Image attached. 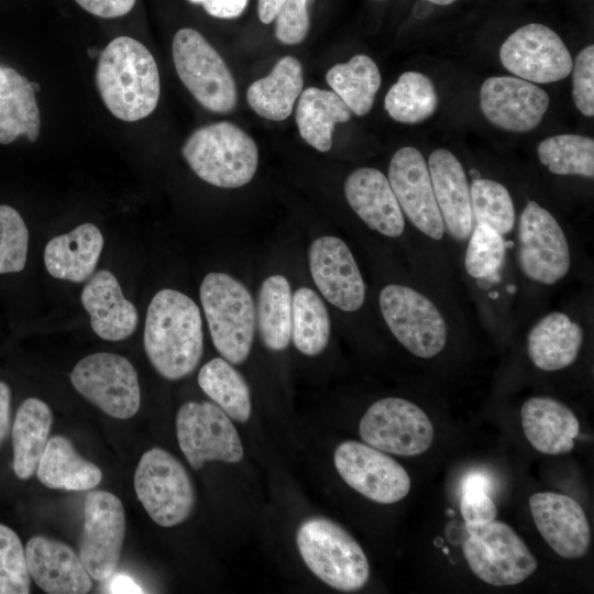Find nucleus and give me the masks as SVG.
I'll return each mask as SVG.
<instances>
[{
    "label": "nucleus",
    "mask_w": 594,
    "mask_h": 594,
    "mask_svg": "<svg viewBox=\"0 0 594 594\" xmlns=\"http://www.w3.org/2000/svg\"><path fill=\"white\" fill-rule=\"evenodd\" d=\"M199 294L215 348L228 362L243 363L251 352L256 319L249 289L229 274L211 272Z\"/></svg>",
    "instance_id": "obj_4"
},
{
    "label": "nucleus",
    "mask_w": 594,
    "mask_h": 594,
    "mask_svg": "<svg viewBox=\"0 0 594 594\" xmlns=\"http://www.w3.org/2000/svg\"><path fill=\"white\" fill-rule=\"evenodd\" d=\"M463 556L471 571L493 586H510L532 575L538 563L522 539L503 521L469 532Z\"/></svg>",
    "instance_id": "obj_10"
},
{
    "label": "nucleus",
    "mask_w": 594,
    "mask_h": 594,
    "mask_svg": "<svg viewBox=\"0 0 594 594\" xmlns=\"http://www.w3.org/2000/svg\"><path fill=\"white\" fill-rule=\"evenodd\" d=\"M38 481L48 488L88 491L102 480V471L79 455L63 436L48 439L36 468Z\"/></svg>",
    "instance_id": "obj_30"
},
{
    "label": "nucleus",
    "mask_w": 594,
    "mask_h": 594,
    "mask_svg": "<svg viewBox=\"0 0 594 594\" xmlns=\"http://www.w3.org/2000/svg\"><path fill=\"white\" fill-rule=\"evenodd\" d=\"M81 304L90 316L95 333L107 341H121L135 331L138 310L122 293L117 277L108 270L94 273L81 292Z\"/></svg>",
    "instance_id": "obj_24"
},
{
    "label": "nucleus",
    "mask_w": 594,
    "mask_h": 594,
    "mask_svg": "<svg viewBox=\"0 0 594 594\" xmlns=\"http://www.w3.org/2000/svg\"><path fill=\"white\" fill-rule=\"evenodd\" d=\"M312 0H285L279 8L275 22L276 38L287 45H295L305 40L310 26L309 6Z\"/></svg>",
    "instance_id": "obj_43"
},
{
    "label": "nucleus",
    "mask_w": 594,
    "mask_h": 594,
    "mask_svg": "<svg viewBox=\"0 0 594 594\" xmlns=\"http://www.w3.org/2000/svg\"><path fill=\"white\" fill-rule=\"evenodd\" d=\"M53 414L50 406L36 397L26 398L18 408L12 426L13 471L28 480L35 472L48 442Z\"/></svg>",
    "instance_id": "obj_31"
},
{
    "label": "nucleus",
    "mask_w": 594,
    "mask_h": 594,
    "mask_svg": "<svg viewBox=\"0 0 594 594\" xmlns=\"http://www.w3.org/2000/svg\"><path fill=\"white\" fill-rule=\"evenodd\" d=\"M31 576L19 536L0 524V594H28Z\"/></svg>",
    "instance_id": "obj_41"
},
{
    "label": "nucleus",
    "mask_w": 594,
    "mask_h": 594,
    "mask_svg": "<svg viewBox=\"0 0 594 594\" xmlns=\"http://www.w3.org/2000/svg\"><path fill=\"white\" fill-rule=\"evenodd\" d=\"M143 344L162 377L176 381L194 372L204 351L202 320L196 302L175 289L157 292L147 308Z\"/></svg>",
    "instance_id": "obj_1"
},
{
    "label": "nucleus",
    "mask_w": 594,
    "mask_h": 594,
    "mask_svg": "<svg viewBox=\"0 0 594 594\" xmlns=\"http://www.w3.org/2000/svg\"><path fill=\"white\" fill-rule=\"evenodd\" d=\"M74 388L105 414L129 419L140 408L138 373L124 356L98 352L81 359L70 372Z\"/></svg>",
    "instance_id": "obj_11"
},
{
    "label": "nucleus",
    "mask_w": 594,
    "mask_h": 594,
    "mask_svg": "<svg viewBox=\"0 0 594 594\" xmlns=\"http://www.w3.org/2000/svg\"><path fill=\"white\" fill-rule=\"evenodd\" d=\"M439 106L433 81L419 72H405L384 99L387 114L396 122L416 124L431 118Z\"/></svg>",
    "instance_id": "obj_35"
},
{
    "label": "nucleus",
    "mask_w": 594,
    "mask_h": 594,
    "mask_svg": "<svg viewBox=\"0 0 594 594\" xmlns=\"http://www.w3.org/2000/svg\"><path fill=\"white\" fill-rule=\"evenodd\" d=\"M136 496L148 516L162 527L185 521L195 505V491L188 472L169 452L147 450L134 473Z\"/></svg>",
    "instance_id": "obj_9"
},
{
    "label": "nucleus",
    "mask_w": 594,
    "mask_h": 594,
    "mask_svg": "<svg viewBox=\"0 0 594 594\" xmlns=\"http://www.w3.org/2000/svg\"><path fill=\"white\" fill-rule=\"evenodd\" d=\"M532 520L550 548L569 560L586 554L591 544V529L581 505L572 497L539 492L530 496Z\"/></svg>",
    "instance_id": "obj_20"
},
{
    "label": "nucleus",
    "mask_w": 594,
    "mask_h": 594,
    "mask_svg": "<svg viewBox=\"0 0 594 594\" xmlns=\"http://www.w3.org/2000/svg\"><path fill=\"white\" fill-rule=\"evenodd\" d=\"M492 487L491 479L484 473L468 474L462 482V492L464 491H483L488 493Z\"/></svg>",
    "instance_id": "obj_50"
},
{
    "label": "nucleus",
    "mask_w": 594,
    "mask_h": 594,
    "mask_svg": "<svg viewBox=\"0 0 594 594\" xmlns=\"http://www.w3.org/2000/svg\"><path fill=\"white\" fill-rule=\"evenodd\" d=\"M292 290L283 275L268 276L257 294V329L271 351L285 350L292 339Z\"/></svg>",
    "instance_id": "obj_33"
},
{
    "label": "nucleus",
    "mask_w": 594,
    "mask_h": 594,
    "mask_svg": "<svg viewBox=\"0 0 594 594\" xmlns=\"http://www.w3.org/2000/svg\"><path fill=\"white\" fill-rule=\"evenodd\" d=\"M106 592L112 594L144 593L142 587L130 576L123 573H113L106 580Z\"/></svg>",
    "instance_id": "obj_48"
},
{
    "label": "nucleus",
    "mask_w": 594,
    "mask_h": 594,
    "mask_svg": "<svg viewBox=\"0 0 594 594\" xmlns=\"http://www.w3.org/2000/svg\"><path fill=\"white\" fill-rule=\"evenodd\" d=\"M198 384L231 419L245 422L251 416V395L244 377L224 359L215 358L199 371Z\"/></svg>",
    "instance_id": "obj_36"
},
{
    "label": "nucleus",
    "mask_w": 594,
    "mask_h": 594,
    "mask_svg": "<svg viewBox=\"0 0 594 594\" xmlns=\"http://www.w3.org/2000/svg\"><path fill=\"white\" fill-rule=\"evenodd\" d=\"M460 512L468 532L474 531L496 519L497 508L488 495L483 491H464Z\"/></svg>",
    "instance_id": "obj_45"
},
{
    "label": "nucleus",
    "mask_w": 594,
    "mask_h": 594,
    "mask_svg": "<svg viewBox=\"0 0 594 594\" xmlns=\"http://www.w3.org/2000/svg\"><path fill=\"white\" fill-rule=\"evenodd\" d=\"M182 154L198 177L221 188L246 185L258 165L254 140L229 121L211 123L193 132L184 143Z\"/></svg>",
    "instance_id": "obj_3"
},
{
    "label": "nucleus",
    "mask_w": 594,
    "mask_h": 594,
    "mask_svg": "<svg viewBox=\"0 0 594 594\" xmlns=\"http://www.w3.org/2000/svg\"><path fill=\"white\" fill-rule=\"evenodd\" d=\"M359 431L369 446L403 457L426 452L435 437L428 415L400 397H385L372 404L361 418Z\"/></svg>",
    "instance_id": "obj_12"
},
{
    "label": "nucleus",
    "mask_w": 594,
    "mask_h": 594,
    "mask_svg": "<svg viewBox=\"0 0 594 594\" xmlns=\"http://www.w3.org/2000/svg\"><path fill=\"white\" fill-rule=\"evenodd\" d=\"M378 307L392 334L415 356L432 359L444 350L448 322L437 304L421 290L388 284L380 292Z\"/></svg>",
    "instance_id": "obj_6"
},
{
    "label": "nucleus",
    "mask_w": 594,
    "mask_h": 594,
    "mask_svg": "<svg viewBox=\"0 0 594 594\" xmlns=\"http://www.w3.org/2000/svg\"><path fill=\"white\" fill-rule=\"evenodd\" d=\"M572 97L585 117L594 116V45L579 52L572 67Z\"/></svg>",
    "instance_id": "obj_44"
},
{
    "label": "nucleus",
    "mask_w": 594,
    "mask_h": 594,
    "mask_svg": "<svg viewBox=\"0 0 594 594\" xmlns=\"http://www.w3.org/2000/svg\"><path fill=\"white\" fill-rule=\"evenodd\" d=\"M284 1L285 0H257V13L261 22L264 24L272 23Z\"/></svg>",
    "instance_id": "obj_51"
},
{
    "label": "nucleus",
    "mask_w": 594,
    "mask_h": 594,
    "mask_svg": "<svg viewBox=\"0 0 594 594\" xmlns=\"http://www.w3.org/2000/svg\"><path fill=\"white\" fill-rule=\"evenodd\" d=\"M499 59L509 73L534 84L562 80L573 67L562 38L541 23H528L514 31L501 45Z\"/></svg>",
    "instance_id": "obj_15"
},
{
    "label": "nucleus",
    "mask_w": 594,
    "mask_h": 594,
    "mask_svg": "<svg viewBox=\"0 0 594 594\" xmlns=\"http://www.w3.org/2000/svg\"><path fill=\"white\" fill-rule=\"evenodd\" d=\"M331 322L322 299L308 287L298 288L292 297V339L305 355L321 353L330 338Z\"/></svg>",
    "instance_id": "obj_37"
},
{
    "label": "nucleus",
    "mask_w": 594,
    "mask_h": 594,
    "mask_svg": "<svg viewBox=\"0 0 594 594\" xmlns=\"http://www.w3.org/2000/svg\"><path fill=\"white\" fill-rule=\"evenodd\" d=\"M470 196L474 224H485L503 237L508 235L516 224V210L508 189L501 183L473 178Z\"/></svg>",
    "instance_id": "obj_39"
},
{
    "label": "nucleus",
    "mask_w": 594,
    "mask_h": 594,
    "mask_svg": "<svg viewBox=\"0 0 594 594\" xmlns=\"http://www.w3.org/2000/svg\"><path fill=\"white\" fill-rule=\"evenodd\" d=\"M387 179L404 217L428 240L441 242L446 229L421 152L414 146L397 150L389 162Z\"/></svg>",
    "instance_id": "obj_17"
},
{
    "label": "nucleus",
    "mask_w": 594,
    "mask_h": 594,
    "mask_svg": "<svg viewBox=\"0 0 594 594\" xmlns=\"http://www.w3.org/2000/svg\"><path fill=\"white\" fill-rule=\"evenodd\" d=\"M11 389L8 384L0 381V446L10 429Z\"/></svg>",
    "instance_id": "obj_49"
},
{
    "label": "nucleus",
    "mask_w": 594,
    "mask_h": 594,
    "mask_svg": "<svg viewBox=\"0 0 594 594\" xmlns=\"http://www.w3.org/2000/svg\"><path fill=\"white\" fill-rule=\"evenodd\" d=\"M304 70L294 56H284L272 72L251 84L246 99L250 107L262 118L283 121L288 118L302 91Z\"/></svg>",
    "instance_id": "obj_29"
},
{
    "label": "nucleus",
    "mask_w": 594,
    "mask_h": 594,
    "mask_svg": "<svg viewBox=\"0 0 594 594\" xmlns=\"http://www.w3.org/2000/svg\"><path fill=\"white\" fill-rule=\"evenodd\" d=\"M521 426L529 443L544 454H563L574 448L580 424L563 403L547 396L528 398L520 409Z\"/></svg>",
    "instance_id": "obj_26"
},
{
    "label": "nucleus",
    "mask_w": 594,
    "mask_h": 594,
    "mask_svg": "<svg viewBox=\"0 0 594 594\" xmlns=\"http://www.w3.org/2000/svg\"><path fill=\"white\" fill-rule=\"evenodd\" d=\"M41 128L40 110L31 81L15 69L0 65V143L25 135L34 142Z\"/></svg>",
    "instance_id": "obj_28"
},
{
    "label": "nucleus",
    "mask_w": 594,
    "mask_h": 594,
    "mask_svg": "<svg viewBox=\"0 0 594 594\" xmlns=\"http://www.w3.org/2000/svg\"><path fill=\"white\" fill-rule=\"evenodd\" d=\"M344 195L355 215L371 229L387 238H399L406 227L387 177L378 169L361 167L345 179Z\"/></svg>",
    "instance_id": "obj_22"
},
{
    "label": "nucleus",
    "mask_w": 594,
    "mask_h": 594,
    "mask_svg": "<svg viewBox=\"0 0 594 594\" xmlns=\"http://www.w3.org/2000/svg\"><path fill=\"white\" fill-rule=\"evenodd\" d=\"M99 51L97 47H91L88 50V54L90 57H96L98 55Z\"/></svg>",
    "instance_id": "obj_53"
},
{
    "label": "nucleus",
    "mask_w": 594,
    "mask_h": 594,
    "mask_svg": "<svg viewBox=\"0 0 594 594\" xmlns=\"http://www.w3.org/2000/svg\"><path fill=\"white\" fill-rule=\"evenodd\" d=\"M381 1H383V0H381Z\"/></svg>",
    "instance_id": "obj_55"
},
{
    "label": "nucleus",
    "mask_w": 594,
    "mask_h": 594,
    "mask_svg": "<svg viewBox=\"0 0 594 594\" xmlns=\"http://www.w3.org/2000/svg\"><path fill=\"white\" fill-rule=\"evenodd\" d=\"M505 260L504 237L488 226L474 224L464 252L466 274L477 282L491 283L498 277Z\"/></svg>",
    "instance_id": "obj_40"
},
{
    "label": "nucleus",
    "mask_w": 594,
    "mask_h": 594,
    "mask_svg": "<svg viewBox=\"0 0 594 594\" xmlns=\"http://www.w3.org/2000/svg\"><path fill=\"white\" fill-rule=\"evenodd\" d=\"M31 87H32V89L34 90V92H37V91H40V89H41L40 84H37V82H35V81H31Z\"/></svg>",
    "instance_id": "obj_54"
},
{
    "label": "nucleus",
    "mask_w": 594,
    "mask_h": 594,
    "mask_svg": "<svg viewBox=\"0 0 594 594\" xmlns=\"http://www.w3.org/2000/svg\"><path fill=\"white\" fill-rule=\"evenodd\" d=\"M517 264L530 282L553 286L571 270L572 254L557 218L536 200H529L517 224Z\"/></svg>",
    "instance_id": "obj_7"
},
{
    "label": "nucleus",
    "mask_w": 594,
    "mask_h": 594,
    "mask_svg": "<svg viewBox=\"0 0 594 594\" xmlns=\"http://www.w3.org/2000/svg\"><path fill=\"white\" fill-rule=\"evenodd\" d=\"M30 576L50 594H85L92 586L91 576L79 554L66 543L35 536L25 546Z\"/></svg>",
    "instance_id": "obj_23"
},
{
    "label": "nucleus",
    "mask_w": 594,
    "mask_h": 594,
    "mask_svg": "<svg viewBox=\"0 0 594 594\" xmlns=\"http://www.w3.org/2000/svg\"><path fill=\"white\" fill-rule=\"evenodd\" d=\"M87 12L105 18H118L129 13L136 0H75Z\"/></svg>",
    "instance_id": "obj_46"
},
{
    "label": "nucleus",
    "mask_w": 594,
    "mask_h": 594,
    "mask_svg": "<svg viewBox=\"0 0 594 594\" xmlns=\"http://www.w3.org/2000/svg\"><path fill=\"white\" fill-rule=\"evenodd\" d=\"M326 80L351 112L365 116L374 105L382 77L376 63L367 55L359 54L346 63L332 66Z\"/></svg>",
    "instance_id": "obj_34"
},
{
    "label": "nucleus",
    "mask_w": 594,
    "mask_h": 594,
    "mask_svg": "<svg viewBox=\"0 0 594 594\" xmlns=\"http://www.w3.org/2000/svg\"><path fill=\"white\" fill-rule=\"evenodd\" d=\"M177 75L207 110L227 113L237 106V87L220 54L194 29H180L172 43Z\"/></svg>",
    "instance_id": "obj_8"
},
{
    "label": "nucleus",
    "mask_w": 594,
    "mask_h": 594,
    "mask_svg": "<svg viewBox=\"0 0 594 594\" xmlns=\"http://www.w3.org/2000/svg\"><path fill=\"white\" fill-rule=\"evenodd\" d=\"M29 231L21 215L0 205V274L21 272L26 263Z\"/></svg>",
    "instance_id": "obj_42"
},
{
    "label": "nucleus",
    "mask_w": 594,
    "mask_h": 594,
    "mask_svg": "<svg viewBox=\"0 0 594 594\" xmlns=\"http://www.w3.org/2000/svg\"><path fill=\"white\" fill-rule=\"evenodd\" d=\"M102 248L100 230L92 223H82L47 242L44 264L55 278L82 283L94 274Z\"/></svg>",
    "instance_id": "obj_27"
},
{
    "label": "nucleus",
    "mask_w": 594,
    "mask_h": 594,
    "mask_svg": "<svg viewBox=\"0 0 594 594\" xmlns=\"http://www.w3.org/2000/svg\"><path fill=\"white\" fill-rule=\"evenodd\" d=\"M308 260L314 283L331 305L345 312L363 306L365 283L343 240L333 235L316 239L309 248Z\"/></svg>",
    "instance_id": "obj_19"
},
{
    "label": "nucleus",
    "mask_w": 594,
    "mask_h": 594,
    "mask_svg": "<svg viewBox=\"0 0 594 594\" xmlns=\"http://www.w3.org/2000/svg\"><path fill=\"white\" fill-rule=\"evenodd\" d=\"M584 341L582 326L563 311L539 318L527 333V353L546 372L563 370L575 362Z\"/></svg>",
    "instance_id": "obj_25"
},
{
    "label": "nucleus",
    "mask_w": 594,
    "mask_h": 594,
    "mask_svg": "<svg viewBox=\"0 0 594 594\" xmlns=\"http://www.w3.org/2000/svg\"><path fill=\"white\" fill-rule=\"evenodd\" d=\"M179 448L191 468L206 462L237 463L243 458V446L231 418L210 402H187L176 415Z\"/></svg>",
    "instance_id": "obj_13"
},
{
    "label": "nucleus",
    "mask_w": 594,
    "mask_h": 594,
    "mask_svg": "<svg viewBox=\"0 0 594 594\" xmlns=\"http://www.w3.org/2000/svg\"><path fill=\"white\" fill-rule=\"evenodd\" d=\"M428 1L437 6H449V4L454 3L458 0H428Z\"/></svg>",
    "instance_id": "obj_52"
},
{
    "label": "nucleus",
    "mask_w": 594,
    "mask_h": 594,
    "mask_svg": "<svg viewBox=\"0 0 594 594\" xmlns=\"http://www.w3.org/2000/svg\"><path fill=\"white\" fill-rule=\"evenodd\" d=\"M96 85L108 110L127 122L150 116L161 94L153 55L141 42L129 36L116 37L100 53Z\"/></svg>",
    "instance_id": "obj_2"
},
{
    "label": "nucleus",
    "mask_w": 594,
    "mask_h": 594,
    "mask_svg": "<svg viewBox=\"0 0 594 594\" xmlns=\"http://www.w3.org/2000/svg\"><path fill=\"white\" fill-rule=\"evenodd\" d=\"M296 542L309 570L331 587L352 592L369 581L363 549L337 522L323 517L306 519L297 530Z\"/></svg>",
    "instance_id": "obj_5"
},
{
    "label": "nucleus",
    "mask_w": 594,
    "mask_h": 594,
    "mask_svg": "<svg viewBox=\"0 0 594 594\" xmlns=\"http://www.w3.org/2000/svg\"><path fill=\"white\" fill-rule=\"evenodd\" d=\"M550 103L538 85L513 76H493L480 89V108L488 122L501 130L525 133L542 121Z\"/></svg>",
    "instance_id": "obj_18"
},
{
    "label": "nucleus",
    "mask_w": 594,
    "mask_h": 594,
    "mask_svg": "<svg viewBox=\"0 0 594 594\" xmlns=\"http://www.w3.org/2000/svg\"><path fill=\"white\" fill-rule=\"evenodd\" d=\"M296 109L299 134L319 152L332 146V134L337 123L351 119V110L333 91L309 87L301 91Z\"/></svg>",
    "instance_id": "obj_32"
},
{
    "label": "nucleus",
    "mask_w": 594,
    "mask_h": 594,
    "mask_svg": "<svg viewBox=\"0 0 594 594\" xmlns=\"http://www.w3.org/2000/svg\"><path fill=\"white\" fill-rule=\"evenodd\" d=\"M427 165L446 234L455 242H466L474 220L470 184L463 165L447 148L432 151Z\"/></svg>",
    "instance_id": "obj_21"
},
{
    "label": "nucleus",
    "mask_w": 594,
    "mask_h": 594,
    "mask_svg": "<svg viewBox=\"0 0 594 594\" xmlns=\"http://www.w3.org/2000/svg\"><path fill=\"white\" fill-rule=\"evenodd\" d=\"M333 461L341 479L354 491L380 504L399 502L410 491L407 471L385 452L367 443H340Z\"/></svg>",
    "instance_id": "obj_16"
},
{
    "label": "nucleus",
    "mask_w": 594,
    "mask_h": 594,
    "mask_svg": "<svg viewBox=\"0 0 594 594\" xmlns=\"http://www.w3.org/2000/svg\"><path fill=\"white\" fill-rule=\"evenodd\" d=\"M125 537V513L112 493L94 491L84 501L79 557L91 579L106 581L117 572Z\"/></svg>",
    "instance_id": "obj_14"
},
{
    "label": "nucleus",
    "mask_w": 594,
    "mask_h": 594,
    "mask_svg": "<svg viewBox=\"0 0 594 594\" xmlns=\"http://www.w3.org/2000/svg\"><path fill=\"white\" fill-rule=\"evenodd\" d=\"M537 157L559 176L594 177V140L581 134L549 136L537 145Z\"/></svg>",
    "instance_id": "obj_38"
},
{
    "label": "nucleus",
    "mask_w": 594,
    "mask_h": 594,
    "mask_svg": "<svg viewBox=\"0 0 594 594\" xmlns=\"http://www.w3.org/2000/svg\"><path fill=\"white\" fill-rule=\"evenodd\" d=\"M194 4H201L206 12L219 19H234L240 16L248 7L249 0H189Z\"/></svg>",
    "instance_id": "obj_47"
}]
</instances>
